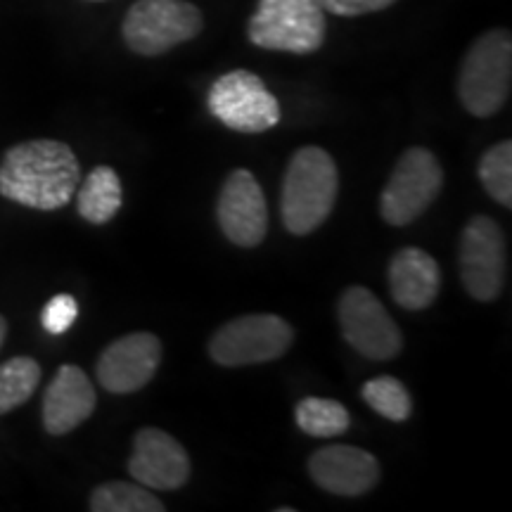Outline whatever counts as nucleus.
<instances>
[{
    "mask_svg": "<svg viewBox=\"0 0 512 512\" xmlns=\"http://www.w3.org/2000/svg\"><path fill=\"white\" fill-rule=\"evenodd\" d=\"M5 335H8V320H5L3 316H0V347H3Z\"/></svg>",
    "mask_w": 512,
    "mask_h": 512,
    "instance_id": "obj_25",
    "label": "nucleus"
},
{
    "mask_svg": "<svg viewBox=\"0 0 512 512\" xmlns=\"http://www.w3.org/2000/svg\"><path fill=\"white\" fill-rule=\"evenodd\" d=\"M337 318L344 339L370 361H392L401 354L403 335L399 325L366 287L344 290L337 306Z\"/></svg>",
    "mask_w": 512,
    "mask_h": 512,
    "instance_id": "obj_9",
    "label": "nucleus"
},
{
    "mask_svg": "<svg viewBox=\"0 0 512 512\" xmlns=\"http://www.w3.org/2000/svg\"><path fill=\"white\" fill-rule=\"evenodd\" d=\"M159 363L162 342L152 332H131L102 351L95 375L110 394H133L155 377Z\"/></svg>",
    "mask_w": 512,
    "mask_h": 512,
    "instance_id": "obj_12",
    "label": "nucleus"
},
{
    "mask_svg": "<svg viewBox=\"0 0 512 512\" xmlns=\"http://www.w3.org/2000/svg\"><path fill=\"white\" fill-rule=\"evenodd\" d=\"M294 342V330L273 313H252L230 320L211 337L209 356L223 368L268 363L285 356Z\"/></svg>",
    "mask_w": 512,
    "mask_h": 512,
    "instance_id": "obj_6",
    "label": "nucleus"
},
{
    "mask_svg": "<svg viewBox=\"0 0 512 512\" xmlns=\"http://www.w3.org/2000/svg\"><path fill=\"white\" fill-rule=\"evenodd\" d=\"M81 164L67 143L50 138L17 143L0 159V195L38 211H55L74 200Z\"/></svg>",
    "mask_w": 512,
    "mask_h": 512,
    "instance_id": "obj_1",
    "label": "nucleus"
},
{
    "mask_svg": "<svg viewBox=\"0 0 512 512\" xmlns=\"http://www.w3.org/2000/svg\"><path fill=\"white\" fill-rule=\"evenodd\" d=\"M444 188V169L425 147H411L396 162L380 197L382 219L389 226H408L437 200Z\"/></svg>",
    "mask_w": 512,
    "mask_h": 512,
    "instance_id": "obj_7",
    "label": "nucleus"
},
{
    "mask_svg": "<svg viewBox=\"0 0 512 512\" xmlns=\"http://www.w3.org/2000/svg\"><path fill=\"white\" fill-rule=\"evenodd\" d=\"M460 280L477 302H494L505 283L503 230L489 216H475L460 238Z\"/></svg>",
    "mask_w": 512,
    "mask_h": 512,
    "instance_id": "obj_10",
    "label": "nucleus"
},
{
    "mask_svg": "<svg viewBox=\"0 0 512 512\" xmlns=\"http://www.w3.org/2000/svg\"><path fill=\"white\" fill-rule=\"evenodd\" d=\"M76 209L81 219H86L93 226L110 223L124 202L121 181L112 166H95V169L83 178V183L76 188Z\"/></svg>",
    "mask_w": 512,
    "mask_h": 512,
    "instance_id": "obj_17",
    "label": "nucleus"
},
{
    "mask_svg": "<svg viewBox=\"0 0 512 512\" xmlns=\"http://www.w3.org/2000/svg\"><path fill=\"white\" fill-rule=\"evenodd\" d=\"M93 3H100V0H93Z\"/></svg>",
    "mask_w": 512,
    "mask_h": 512,
    "instance_id": "obj_26",
    "label": "nucleus"
},
{
    "mask_svg": "<svg viewBox=\"0 0 512 512\" xmlns=\"http://www.w3.org/2000/svg\"><path fill=\"white\" fill-rule=\"evenodd\" d=\"M339 188L337 166L323 147L306 145L287 164L280 214L292 235H309L323 226L335 209Z\"/></svg>",
    "mask_w": 512,
    "mask_h": 512,
    "instance_id": "obj_2",
    "label": "nucleus"
},
{
    "mask_svg": "<svg viewBox=\"0 0 512 512\" xmlns=\"http://www.w3.org/2000/svg\"><path fill=\"white\" fill-rule=\"evenodd\" d=\"M441 290V271L434 256L418 247L399 249L389 264V292L406 311H422L434 304Z\"/></svg>",
    "mask_w": 512,
    "mask_h": 512,
    "instance_id": "obj_16",
    "label": "nucleus"
},
{
    "mask_svg": "<svg viewBox=\"0 0 512 512\" xmlns=\"http://www.w3.org/2000/svg\"><path fill=\"white\" fill-rule=\"evenodd\" d=\"M479 181L484 190L505 209L512 207V143L503 140L479 159Z\"/></svg>",
    "mask_w": 512,
    "mask_h": 512,
    "instance_id": "obj_22",
    "label": "nucleus"
},
{
    "mask_svg": "<svg viewBox=\"0 0 512 512\" xmlns=\"http://www.w3.org/2000/svg\"><path fill=\"white\" fill-rule=\"evenodd\" d=\"M294 418H297L299 430L316 439L339 437L351 425L349 411L342 403L332 399H318V396H309V399L299 401L297 408H294Z\"/></svg>",
    "mask_w": 512,
    "mask_h": 512,
    "instance_id": "obj_18",
    "label": "nucleus"
},
{
    "mask_svg": "<svg viewBox=\"0 0 512 512\" xmlns=\"http://www.w3.org/2000/svg\"><path fill=\"white\" fill-rule=\"evenodd\" d=\"M216 216L223 235L233 245L252 249L264 242L268 233V204L252 171H233L223 183Z\"/></svg>",
    "mask_w": 512,
    "mask_h": 512,
    "instance_id": "obj_11",
    "label": "nucleus"
},
{
    "mask_svg": "<svg viewBox=\"0 0 512 512\" xmlns=\"http://www.w3.org/2000/svg\"><path fill=\"white\" fill-rule=\"evenodd\" d=\"M41 382V366L29 356H15L0 366V415L31 399Z\"/></svg>",
    "mask_w": 512,
    "mask_h": 512,
    "instance_id": "obj_20",
    "label": "nucleus"
},
{
    "mask_svg": "<svg viewBox=\"0 0 512 512\" xmlns=\"http://www.w3.org/2000/svg\"><path fill=\"white\" fill-rule=\"evenodd\" d=\"M76 316H79V304L72 294H55L50 302L43 306L41 323L50 335H62L76 323Z\"/></svg>",
    "mask_w": 512,
    "mask_h": 512,
    "instance_id": "obj_23",
    "label": "nucleus"
},
{
    "mask_svg": "<svg viewBox=\"0 0 512 512\" xmlns=\"http://www.w3.org/2000/svg\"><path fill=\"white\" fill-rule=\"evenodd\" d=\"M512 88V36L491 29L472 43L458 74V98L472 117L489 119L503 110Z\"/></svg>",
    "mask_w": 512,
    "mask_h": 512,
    "instance_id": "obj_3",
    "label": "nucleus"
},
{
    "mask_svg": "<svg viewBox=\"0 0 512 512\" xmlns=\"http://www.w3.org/2000/svg\"><path fill=\"white\" fill-rule=\"evenodd\" d=\"M202 12L188 0H136L121 24L124 43L136 55L157 57L200 36Z\"/></svg>",
    "mask_w": 512,
    "mask_h": 512,
    "instance_id": "obj_5",
    "label": "nucleus"
},
{
    "mask_svg": "<svg viewBox=\"0 0 512 512\" xmlns=\"http://www.w3.org/2000/svg\"><path fill=\"white\" fill-rule=\"evenodd\" d=\"M209 112L238 133H264L278 126L280 105L266 83L247 69L219 76L209 88Z\"/></svg>",
    "mask_w": 512,
    "mask_h": 512,
    "instance_id": "obj_8",
    "label": "nucleus"
},
{
    "mask_svg": "<svg viewBox=\"0 0 512 512\" xmlns=\"http://www.w3.org/2000/svg\"><path fill=\"white\" fill-rule=\"evenodd\" d=\"M247 36L256 48L311 55L328 36L325 10L316 0H259L247 22Z\"/></svg>",
    "mask_w": 512,
    "mask_h": 512,
    "instance_id": "obj_4",
    "label": "nucleus"
},
{
    "mask_svg": "<svg viewBox=\"0 0 512 512\" xmlns=\"http://www.w3.org/2000/svg\"><path fill=\"white\" fill-rule=\"evenodd\" d=\"M309 475L313 484L335 496H363L380 479V463L363 448L337 444L325 446L309 458Z\"/></svg>",
    "mask_w": 512,
    "mask_h": 512,
    "instance_id": "obj_14",
    "label": "nucleus"
},
{
    "mask_svg": "<svg viewBox=\"0 0 512 512\" xmlns=\"http://www.w3.org/2000/svg\"><path fill=\"white\" fill-rule=\"evenodd\" d=\"M361 396L377 415H382V418L392 422H406L413 413L411 394L403 387V382H399L392 375H382L375 377V380H368L363 384Z\"/></svg>",
    "mask_w": 512,
    "mask_h": 512,
    "instance_id": "obj_21",
    "label": "nucleus"
},
{
    "mask_svg": "<svg viewBox=\"0 0 512 512\" xmlns=\"http://www.w3.org/2000/svg\"><path fill=\"white\" fill-rule=\"evenodd\" d=\"M88 508L93 512H164V503L143 484L107 482L93 491Z\"/></svg>",
    "mask_w": 512,
    "mask_h": 512,
    "instance_id": "obj_19",
    "label": "nucleus"
},
{
    "mask_svg": "<svg viewBox=\"0 0 512 512\" xmlns=\"http://www.w3.org/2000/svg\"><path fill=\"white\" fill-rule=\"evenodd\" d=\"M190 458L178 441L157 427H143L133 439L128 472L145 489L174 491L190 479Z\"/></svg>",
    "mask_w": 512,
    "mask_h": 512,
    "instance_id": "obj_13",
    "label": "nucleus"
},
{
    "mask_svg": "<svg viewBox=\"0 0 512 512\" xmlns=\"http://www.w3.org/2000/svg\"><path fill=\"white\" fill-rule=\"evenodd\" d=\"M316 3L325 12L339 17H361L370 15V12L387 10L389 5H394L396 0H316Z\"/></svg>",
    "mask_w": 512,
    "mask_h": 512,
    "instance_id": "obj_24",
    "label": "nucleus"
},
{
    "mask_svg": "<svg viewBox=\"0 0 512 512\" xmlns=\"http://www.w3.org/2000/svg\"><path fill=\"white\" fill-rule=\"evenodd\" d=\"M98 396L88 375L76 366H62L43 396V427L53 437L74 432L91 418Z\"/></svg>",
    "mask_w": 512,
    "mask_h": 512,
    "instance_id": "obj_15",
    "label": "nucleus"
}]
</instances>
